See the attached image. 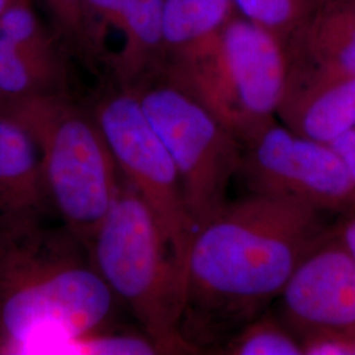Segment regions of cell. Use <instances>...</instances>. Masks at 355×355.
<instances>
[{
  "label": "cell",
  "instance_id": "cell-1",
  "mask_svg": "<svg viewBox=\"0 0 355 355\" xmlns=\"http://www.w3.org/2000/svg\"><path fill=\"white\" fill-rule=\"evenodd\" d=\"M320 214L297 200L253 193L227 204L198 229L186 265L184 338L191 331L193 343L245 325L280 296L322 241Z\"/></svg>",
  "mask_w": 355,
  "mask_h": 355
},
{
  "label": "cell",
  "instance_id": "cell-2",
  "mask_svg": "<svg viewBox=\"0 0 355 355\" xmlns=\"http://www.w3.org/2000/svg\"><path fill=\"white\" fill-rule=\"evenodd\" d=\"M114 303L87 248L64 227L0 249L3 354H61L102 330Z\"/></svg>",
  "mask_w": 355,
  "mask_h": 355
},
{
  "label": "cell",
  "instance_id": "cell-3",
  "mask_svg": "<svg viewBox=\"0 0 355 355\" xmlns=\"http://www.w3.org/2000/svg\"><path fill=\"white\" fill-rule=\"evenodd\" d=\"M87 250L114 297L130 308L158 353L195 349L182 331L186 275L152 211L127 182Z\"/></svg>",
  "mask_w": 355,
  "mask_h": 355
},
{
  "label": "cell",
  "instance_id": "cell-4",
  "mask_svg": "<svg viewBox=\"0 0 355 355\" xmlns=\"http://www.w3.org/2000/svg\"><path fill=\"white\" fill-rule=\"evenodd\" d=\"M0 114L19 121L36 141L54 211L62 227L89 248L123 189L95 114L64 95L3 103Z\"/></svg>",
  "mask_w": 355,
  "mask_h": 355
},
{
  "label": "cell",
  "instance_id": "cell-5",
  "mask_svg": "<svg viewBox=\"0 0 355 355\" xmlns=\"http://www.w3.org/2000/svg\"><path fill=\"white\" fill-rule=\"evenodd\" d=\"M164 71L245 144L275 121L290 64L283 40L237 12L215 36L168 60Z\"/></svg>",
  "mask_w": 355,
  "mask_h": 355
},
{
  "label": "cell",
  "instance_id": "cell-6",
  "mask_svg": "<svg viewBox=\"0 0 355 355\" xmlns=\"http://www.w3.org/2000/svg\"><path fill=\"white\" fill-rule=\"evenodd\" d=\"M132 89L175 164L198 230L228 204L229 183L240 173L243 144L187 86L165 71Z\"/></svg>",
  "mask_w": 355,
  "mask_h": 355
},
{
  "label": "cell",
  "instance_id": "cell-7",
  "mask_svg": "<svg viewBox=\"0 0 355 355\" xmlns=\"http://www.w3.org/2000/svg\"><path fill=\"white\" fill-rule=\"evenodd\" d=\"M95 117L121 175L152 211L186 275L189 250L196 230L175 164L144 114L135 89L121 87L103 99Z\"/></svg>",
  "mask_w": 355,
  "mask_h": 355
},
{
  "label": "cell",
  "instance_id": "cell-8",
  "mask_svg": "<svg viewBox=\"0 0 355 355\" xmlns=\"http://www.w3.org/2000/svg\"><path fill=\"white\" fill-rule=\"evenodd\" d=\"M240 173L254 195L292 199L318 211L355 209V180L330 144L271 123L243 144Z\"/></svg>",
  "mask_w": 355,
  "mask_h": 355
},
{
  "label": "cell",
  "instance_id": "cell-9",
  "mask_svg": "<svg viewBox=\"0 0 355 355\" xmlns=\"http://www.w3.org/2000/svg\"><path fill=\"white\" fill-rule=\"evenodd\" d=\"M283 312L299 338L315 331L355 333V258L340 240L320 242L282 292Z\"/></svg>",
  "mask_w": 355,
  "mask_h": 355
},
{
  "label": "cell",
  "instance_id": "cell-10",
  "mask_svg": "<svg viewBox=\"0 0 355 355\" xmlns=\"http://www.w3.org/2000/svg\"><path fill=\"white\" fill-rule=\"evenodd\" d=\"M53 214L36 141L19 121L0 114V249L46 228Z\"/></svg>",
  "mask_w": 355,
  "mask_h": 355
},
{
  "label": "cell",
  "instance_id": "cell-11",
  "mask_svg": "<svg viewBox=\"0 0 355 355\" xmlns=\"http://www.w3.org/2000/svg\"><path fill=\"white\" fill-rule=\"evenodd\" d=\"M91 54L102 53L108 32L121 40L112 58L121 87L133 89L165 60L164 0H85Z\"/></svg>",
  "mask_w": 355,
  "mask_h": 355
},
{
  "label": "cell",
  "instance_id": "cell-12",
  "mask_svg": "<svg viewBox=\"0 0 355 355\" xmlns=\"http://www.w3.org/2000/svg\"><path fill=\"white\" fill-rule=\"evenodd\" d=\"M62 55L44 32L29 0L0 15V104L64 95Z\"/></svg>",
  "mask_w": 355,
  "mask_h": 355
},
{
  "label": "cell",
  "instance_id": "cell-13",
  "mask_svg": "<svg viewBox=\"0 0 355 355\" xmlns=\"http://www.w3.org/2000/svg\"><path fill=\"white\" fill-rule=\"evenodd\" d=\"M288 76H355V0H324L286 41Z\"/></svg>",
  "mask_w": 355,
  "mask_h": 355
},
{
  "label": "cell",
  "instance_id": "cell-14",
  "mask_svg": "<svg viewBox=\"0 0 355 355\" xmlns=\"http://www.w3.org/2000/svg\"><path fill=\"white\" fill-rule=\"evenodd\" d=\"M277 116L300 136L333 142L355 127V76H288Z\"/></svg>",
  "mask_w": 355,
  "mask_h": 355
},
{
  "label": "cell",
  "instance_id": "cell-15",
  "mask_svg": "<svg viewBox=\"0 0 355 355\" xmlns=\"http://www.w3.org/2000/svg\"><path fill=\"white\" fill-rule=\"evenodd\" d=\"M237 13L233 0H164L165 60H173L215 36Z\"/></svg>",
  "mask_w": 355,
  "mask_h": 355
},
{
  "label": "cell",
  "instance_id": "cell-16",
  "mask_svg": "<svg viewBox=\"0 0 355 355\" xmlns=\"http://www.w3.org/2000/svg\"><path fill=\"white\" fill-rule=\"evenodd\" d=\"M237 12L277 35L283 42L304 24L321 0H233Z\"/></svg>",
  "mask_w": 355,
  "mask_h": 355
},
{
  "label": "cell",
  "instance_id": "cell-17",
  "mask_svg": "<svg viewBox=\"0 0 355 355\" xmlns=\"http://www.w3.org/2000/svg\"><path fill=\"white\" fill-rule=\"evenodd\" d=\"M227 354L302 355L303 349L297 337L282 327L274 318L252 320L230 340Z\"/></svg>",
  "mask_w": 355,
  "mask_h": 355
},
{
  "label": "cell",
  "instance_id": "cell-18",
  "mask_svg": "<svg viewBox=\"0 0 355 355\" xmlns=\"http://www.w3.org/2000/svg\"><path fill=\"white\" fill-rule=\"evenodd\" d=\"M155 353H158V349L148 336L114 334L99 330L67 343L61 354L145 355Z\"/></svg>",
  "mask_w": 355,
  "mask_h": 355
},
{
  "label": "cell",
  "instance_id": "cell-19",
  "mask_svg": "<svg viewBox=\"0 0 355 355\" xmlns=\"http://www.w3.org/2000/svg\"><path fill=\"white\" fill-rule=\"evenodd\" d=\"M58 26L64 29L69 37L76 40L79 46L91 51L89 28L85 0H41Z\"/></svg>",
  "mask_w": 355,
  "mask_h": 355
},
{
  "label": "cell",
  "instance_id": "cell-20",
  "mask_svg": "<svg viewBox=\"0 0 355 355\" xmlns=\"http://www.w3.org/2000/svg\"><path fill=\"white\" fill-rule=\"evenodd\" d=\"M350 333L338 331H315L302 336L303 354L306 355H352Z\"/></svg>",
  "mask_w": 355,
  "mask_h": 355
},
{
  "label": "cell",
  "instance_id": "cell-21",
  "mask_svg": "<svg viewBox=\"0 0 355 355\" xmlns=\"http://www.w3.org/2000/svg\"><path fill=\"white\" fill-rule=\"evenodd\" d=\"M330 146L343 158L345 165L347 166L355 180V127L330 142Z\"/></svg>",
  "mask_w": 355,
  "mask_h": 355
},
{
  "label": "cell",
  "instance_id": "cell-22",
  "mask_svg": "<svg viewBox=\"0 0 355 355\" xmlns=\"http://www.w3.org/2000/svg\"><path fill=\"white\" fill-rule=\"evenodd\" d=\"M338 240L345 246V249L355 258V216L349 218L341 229Z\"/></svg>",
  "mask_w": 355,
  "mask_h": 355
},
{
  "label": "cell",
  "instance_id": "cell-23",
  "mask_svg": "<svg viewBox=\"0 0 355 355\" xmlns=\"http://www.w3.org/2000/svg\"><path fill=\"white\" fill-rule=\"evenodd\" d=\"M17 1H20V0H0V15Z\"/></svg>",
  "mask_w": 355,
  "mask_h": 355
},
{
  "label": "cell",
  "instance_id": "cell-24",
  "mask_svg": "<svg viewBox=\"0 0 355 355\" xmlns=\"http://www.w3.org/2000/svg\"><path fill=\"white\" fill-rule=\"evenodd\" d=\"M352 355H355V333L352 336Z\"/></svg>",
  "mask_w": 355,
  "mask_h": 355
},
{
  "label": "cell",
  "instance_id": "cell-25",
  "mask_svg": "<svg viewBox=\"0 0 355 355\" xmlns=\"http://www.w3.org/2000/svg\"><path fill=\"white\" fill-rule=\"evenodd\" d=\"M0 354H3V346H1V343H0Z\"/></svg>",
  "mask_w": 355,
  "mask_h": 355
},
{
  "label": "cell",
  "instance_id": "cell-26",
  "mask_svg": "<svg viewBox=\"0 0 355 355\" xmlns=\"http://www.w3.org/2000/svg\"><path fill=\"white\" fill-rule=\"evenodd\" d=\"M321 1H324V0H321Z\"/></svg>",
  "mask_w": 355,
  "mask_h": 355
}]
</instances>
